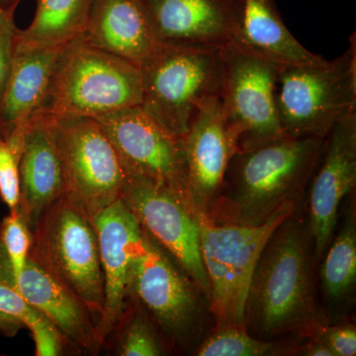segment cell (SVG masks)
<instances>
[{
    "label": "cell",
    "mask_w": 356,
    "mask_h": 356,
    "mask_svg": "<svg viewBox=\"0 0 356 356\" xmlns=\"http://www.w3.org/2000/svg\"><path fill=\"white\" fill-rule=\"evenodd\" d=\"M121 199L143 229L191 276L209 301L198 217L184 197L163 185L123 172Z\"/></svg>",
    "instance_id": "cell-11"
},
{
    "label": "cell",
    "mask_w": 356,
    "mask_h": 356,
    "mask_svg": "<svg viewBox=\"0 0 356 356\" xmlns=\"http://www.w3.org/2000/svg\"><path fill=\"white\" fill-rule=\"evenodd\" d=\"M154 37L163 46L221 50L238 41L241 0H140Z\"/></svg>",
    "instance_id": "cell-15"
},
{
    "label": "cell",
    "mask_w": 356,
    "mask_h": 356,
    "mask_svg": "<svg viewBox=\"0 0 356 356\" xmlns=\"http://www.w3.org/2000/svg\"><path fill=\"white\" fill-rule=\"evenodd\" d=\"M86 43L140 65L159 46L140 0H93Z\"/></svg>",
    "instance_id": "cell-20"
},
{
    "label": "cell",
    "mask_w": 356,
    "mask_h": 356,
    "mask_svg": "<svg viewBox=\"0 0 356 356\" xmlns=\"http://www.w3.org/2000/svg\"></svg>",
    "instance_id": "cell-34"
},
{
    "label": "cell",
    "mask_w": 356,
    "mask_h": 356,
    "mask_svg": "<svg viewBox=\"0 0 356 356\" xmlns=\"http://www.w3.org/2000/svg\"><path fill=\"white\" fill-rule=\"evenodd\" d=\"M58 49L16 51L6 90L0 99V137L19 158L30 122L43 106Z\"/></svg>",
    "instance_id": "cell-19"
},
{
    "label": "cell",
    "mask_w": 356,
    "mask_h": 356,
    "mask_svg": "<svg viewBox=\"0 0 356 356\" xmlns=\"http://www.w3.org/2000/svg\"><path fill=\"white\" fill-rule=\"evenodd\" d=\"M21 0H0V8H16Z\"/></svg>",
    "instance_id": "cell-33"
},
{
    "label": "cell",
    "mask_w": 356,
    "mask_h": 356,
    "mask_svg": "<svg viewBox=\"0 0 356 356\" xmlns=\"http://www.w3.org/2000/svg\"><path fill=\"white\" fill-rule=\"evenodd\" d=\"M95 119L118 154L123 172L163 185L188 203L182 138L159 125L140 105Z\"/></svg>",
    "instance_id": "cell-12"
},
{
    "label": "cell",
    "mask_w": 356,
    "mask_h": 356,
    "mask_svg": "<svg viewBox=\"0 0 356 356\" xmlns=\"http://www.w3.org/2000/svg\"><path fill=\"white\" fill-rule=\"evenodd\" d=\"M334 236L323 261L321 283L324 296V315L339 318L353 302L356 284V216L355 199Z\"/></svg>",
    "instance_id": "cell-23"
},
{
    "label": "cell",
    "mask_w": 356,
    "mask_h": 356,
    "mask_svg": "<svg viewBox=\"0 0 356 356\" xmlns=\"http://www.w3.org/2000/svg\"><path fill=\"white\" fill-rule=\"evenodd\" d=\"M16 8H0V99L6 90L15 56L16 35L14 23Z\"/></svg>",
    "instance_id": "cell-29"
},
{
    "label": "cell",
    "mask_w": 356,
    "mask_h": 356,
    "mask_svg": "<svg viewBox=\"0 0 356 356\" xmlns=\"http://www.w3.org/2000/svg\"><path fill=\"white\" fill-rule=\"evenodd\" d=\"M238 42L280 65H318L325 58L307 50L288 30L274 0H241Z\"/></svg>",
    "instance_id": "cell-21"
},
{
    "label": "cell",
    "mask_w": 356,
    "mask_h": 356,
    "mask_svg": "<svg viewBox=\"0 0 356 356\" xmlns=\"http://www.w3.org/2000/svg\"><path fill=\"white\" fill-rule=\"evenodd\" d=\"M0 312L29 329L37 356L62 355L69 348L65 337L48 318L31 305L13 284L3 280H0Z\"/></svg>",
    "instance_id": "cell-25"
},
{
    "label": "cell",
    "mask_w": 356,
    "mask_h": 356,
    "mask_svg": "<svg viewBox=\"0 0 356 356\" xmlns=\"http://www.w3.org/2000/svg\"><path fill=\"white\" fill-rule=\"evenodd\" d=\"M29 27L18 30L15 51L58 49L83 34L93 0H36Z\"/></svg>",
    "instance_id": "cell-22"
},
{
    "label": "cell",
    "mask_w": 356,
    "mask_h": 356,
    "mask_svg": "<svg viewBox=\"0 0 356 356\" xmlns=\"http://www.w3.org/2000/svg\"><path fill=\"white\" fill-rule=\"evenodd\" d=\"M65 192L95 217L121 197L124 173L102 126L90 117H51Z\"/></svg>",
    "instance_id": "cell-10"
},
{
    "label": "cell",
    "mask_w": 356,
    "mask_h": 356,
    "mask_svg": "<svg viewBox=\"0 0 356 356\" xmlns=\"http://www.w3.org/2000/svg\"><path fill=\"white\" fill-rule=\"evenodd\" d=\"M140 100V67L79 37L58 51L39 114L96 118L138 106Z\"/></svg>",
    "instance_id": "cell-3"
},
{
    "label": "cell",
    "mask_w": 356,
    "mask_h": 356,
    "mask_svg": "<svg viewBox=\"0 0 356 356\" xmlns=\"http://www.w3.org/2000/svg\"><path fill=\"white\" fill-rule=\"evenodd\" d=\"M13 286L48 318L69 348L90 355L102 350L97 322L88 306L30 257Z\"/></svg>",
    "instance_id": "cell-18"
},
{
    "label": "cell",
    "mask_w": 356,
    "mask_h": 356,
    "mask_svg": "<svg viewBox=\"0 0 356 356\" xmlns=\"http://www.w3.org/2000/svg\"><path fill=\"white\" fill-rule=\"evenodd\" d=\"M276 107L290 137L325 139L334 125L356 111V36L341 56L318 65H282Z\"/></svg>",
    "instance_id": "cell-6"
},
{
    "label": "cell",
    "mask_w": 356,
    "mask_h": 356,
    "mask_svg": "<svg viewBox=\"0 0 356 356\" xmlns=\"http://www.w3.org/2000/svg\"><path fill=\"white\" fill-rule=\"evenodd\" d=\"M220 102L236 152L285 137L276 107V86L282 65L241 42L220 51Z\"/></svg>",
    "instance_id": "cell-8"
},
{
    "label": "cell",
    "mask_w": 356,
    "mask_h": 356,
    "mask_svg": "<svg viewBox=\"0 0 356 356\" xmlns=\"http://www.w3.org/2000/svg\"><path fill=\"white\" fill-rule=\"evenodd\" d=\"M280 343L259 339L243 327L216 329L193 351L197 356H268L282 353Z\"/></svg>",
    "instance_id": "cell-26"
},
{
    "label": "cell",
    "mask_w": 356,
    "mask_h": 356,
    "mask_svg": "<svg viewBox=\"0 0 356 356\" xmlns=\"http://www.w3.org/2000/svg\"><path fill=\"white\" fill-rule=\"evenodd\" d=\"M324 139L280 138L229 159L207 216L215 224L259 226L308 188Z\"/></svg>",
    "instance_id": "cell-2"
},
{
    "label": "cell",
    "mask_w": 356,
    "mask_h": 356,
    "mask_svg": "<svg viewBox=\"0 0 356 356\" xmlns=\"http://www.w3.org/2000/svg\"><path fill=\"white\" fill-rule=\"evenodd\" d=\"M146 235V250L134 270L130 300L146 311L170 350H195L205 332V295L172 255Z\"/></svg>",
    "instance_id": "cell-9"
},
{
    "label": "cell",
    "mask_w": 356,
    "mask_h": 356,
    "mask_svg": "<svg viewBox=\"0 0 356 356\" xmlns=\"http://www.w3.org/2000/svg\"><path fill=\"white\" fill-rule=\"evenodd\" d=\"M298 205L286 204L259 226L215 224L199 218L201 255L210 283L209 310L216 329H245V300L259 255Z\"/></svg>",
    "instance_id": "cell-7"
},
{
    "label": "cell",
    "mask_w": 356,
    "mask_h": 356,
    "mask_svg": "<svg viewBox=\"0 0 356 356\" xmlns=\"http://www.w3.org/2000/svg\"><path fill=\"white\" fill-rule=\"evenodd\" d=\"M356 182V111L337 122L325 136L310 180L309 235L314 261L324 257L336 232L339 208Z\"/></svg>",
    "instance_id": "cell-13"
},
{
    "label": "cell",
    "mask_w": 356,
    "mask_h": 356,
    "mask_svg": "<svg viewBox=\"0 0 356 356\" xmlns=\"http://www.w3.org/2000/svg\"><path fill=\"white\" fill-rule=\"evenodd\" d=\"M0 245L6 255L14 285L24 270L32 245L31 232L18 211L9 213L0 222Z\"/></svg>",
    "instance_id": "cell-27"
},
{
    "label": "cell",
    "mask_w": 356,
    "mask_h": 356,
    "mask_svg": "<svg viewBox=\"0 0 356 356\" xmlns=\"http://www.w3.org/2000/svg\"><path fill=\"white\" fill-rule=\"evenodd\" d=\"M0 196L10 212L18 209L20 196L19 158L0 137Z\"/></svg>",
    "instance_id": "cell-28"
},
{
    "label": "cell",
    "mask_w": 356,
    "mask_h": 356,
    "mask_svg": "<svg viewBox=\"0 0 356 356\" xmlns=\"http://www.w3.org/2000/svg\"><path fill=\"white\" fill-rule=\"evenodd\" d=\"M312 339L305 346H302L299 350L300 355L305 356H334L331 348L323 343V341H318L315 337H311Z\"/></svg>",
    "instance_id": "cell-31"
},
{
    "label": "cell",
    "mask_w": 356,
    "mask_h": 356,
    "mask_svg": "<svg viewBox=\"0 0 356 356\" xmlns=\"http://www.w3.org/2000/svg\"><path fill=\"white\" fill-rule=\"evenodd\" d=\"M297 210L267 241L250 280L245 330L259 339L273 341L329 324L316 300L308 226Z\"/></svg>",
    "instance_id": "cell-1"
},
{
    "label": "cell",
    "mask_w": 356,
    "mask_h": 356,
    "mask_svg": "<svg viewBox=\"0 0 356 356\" xmlns=\"http://www.w3.org/2000/svg\"><path fill=\"white\" fill-rule=\"evenodd\" d=\"M182 142L187 200L199 219L207 216L229 159L236 152L219 97L208 100L199 109Z\"/></svg>",
    "instance_id": "cell-16"
},
{
    "label": "cell",
    "mask_w": 356,
    "mask_h": 356,
    "mask_svg": "<svg viewBox=\"0 0 356 356\" xmlns=\"http://www.w3.org/2000/svg\"><path fill=\"white\" fill-rule=\"evenodd\" d=\"M104 280V307L97 324L104 343L123 318L137 262L146 250V232L122 199L92 218Z\"/></svg>",
    "instance_id": "cell-14"
},
{
    "label": "cell",
    "mask_w": 356,
    "mask_h": 356,
    "mask_svg": "<svg viewBox=\"0 0 356 356\" xmlns=\"http://www.w3.org/2000/svg\"><path fill=\"white\" fill-rule=\"evenodd\" d=\"M114 355L161 356L168 355L170 348L161 336L146 311L130 300L123 318L105 341Z\"/></svg>",
    "instance_id": "cell-24"
},
{
    "label": "cell",
    "mask_w": 356,
    "mask_h": 356,
    "mask_svg": "<svg viewBox=\"0 0 356 356\" xmlns=\"http://www.w3.org/2000/svg\"><path fill=\"white\" fill-rule=\"evenodd\" d=\"M29 257L88 306L96 322L104 307V280L92 217L65 192L32 234Z\"/></svg>",
    "instance_id": "cell-5"
},
{
    "label": "cell",
    "mask_w": 356,
    "mask_h": 356,
    "mask_svg": "<svg viewBox=\"0 0 356 356\" xmlns=\"http://www.w3.org/2000/svg\"><path fill=\"white\" fill-rule=\"evenodd\" d=\"M24 327L19 321L0 312V332L6 337H13Z\"/></svg>",
    "instance_id": "cell-32"
},
{
    "label": "cell",
    "mask_w": 356,
    "mask_h": 356,
    "mask_svg": "<svg viewBox=\"0 0 356 356\" xmlns=\"http://www.w3.org/2000/svg\"><path fill=\"white\" fill-rule=\"evenodd\" d=\"M220 51L159 44L140 65L143 111L184 138L199 109L220 96Z\"/></svg>",
    "instance_id": "cell-4"
},
{
    "label": "cell",
    "mask_w": 356,
    "mask_h": 356,
    "mask_svg": "<svg viewBox=\"0 0 356 356\" xmlns=\"http://www.w3.org/2000/svg\"><path fill=\"white\" fill-rule=\"evenodd\" d=\"M19 177L17 211L33 234L44 213L65 192L64 166L49 115H37L28 125L19 156Z\"/></svg>",
    "instance_id": "cell-17"
},
{
    "label": "cell",
    "mask_w": 356,
    "mask_h": 356,
    "mask_svg": "<svg viewBox=\"0 0 356 356\" xmlns=\"http://www.w3.org/2000/svg\"><path fill=\"white\" fill-rule=\"evenodd\" d=\"M309 334L327 344L334 356L356 355V329L353 325L321 324Z\"/></svg>",
    "instance_id": "cell-30"
}]
</instances>
